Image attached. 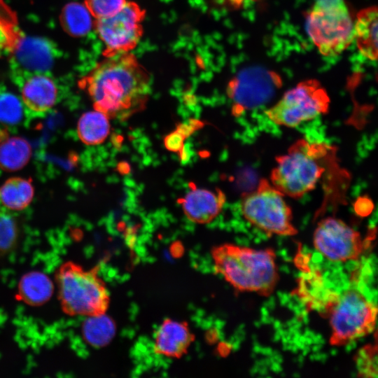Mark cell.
<instances>
[{
	"label": "cell",
	"mask_w": 378,
	"mask_h": 378,
	"mask_svg": "<svg viewBox=\"0 0 378 378\" xmlns=\"http://www.w3.org/2000/svg\"><path fill=\"white\" fill-rule=\"evenodd\" d=\"M80 81L95 110L109 119L125 120L146 108L150 76L131 52L104 57Z\"/></svg>",
	"instance_id": "6da1fadb"
},
{
	"label": "cell",
	"mask_w": 378,
	"mask_h": 378,
	"mask_svg": "<svg viewBox=\"0 0 378 378\" xmlns=\"http://www.w3.org/2000/svg\"><path fill=\"white\" fill-rule=\"evenodd\" d=\"M211 257L216 272L239 291L268 297L277 285L276 253L272 248L224 244L211 250Z\"/></svg>",
	"instance_id": "7a4b0ae2"
},
{
	"label": "cell",
	"mask_w": 378,
	"mask_h": 378,
	"mask_svg": "<svg viewBox=\"0 0 378 378\" xmlns=\"http://www.w3.org/2000/svg\"><path fill=\"white\" fill-rule=\"evenodd\" d=\"M334 158L332 147L299 139L286 153L276 157L271 183L284 196L299 199L316 188Z\"/></svg>",
	"instance_id": "3957f363"
},
{
	"label": "cell",
	"mask_w": 378,
	"mask_h": 378,
	"mask_svg": "<svg viewBox=\"0 0 378 378\" xmlns=\"http://www.w3.org/2000/svg\"><path fill=\"white\" fill-rule=\"evenodd\" d=\"M99 266L90 270L72 261L62 264L55 273L58 298L62 311L70 316L106 313L109 292L99 275Z\"/></svg>",
	"instance_id": "277c9868"
},
{
	"label": "cell",
	"mask_w": 378,
	"mask_h": 378,
	"mask_svg": "<svg viewBox=\"0 0 378 378\" xmlns=\"http://www.w3.org/2000/svg\"><path fill=\"white\" fill-rule=\"evenodd\" d=\"M330 321L331 346H341L373 332L377 306L356 289L335 293L324 308Z\"/></svg>",
	"instance_id": "5b68a950"
},
{
	"label": "cell",
	"mask_w": 378,
	"mask_h": 378,
	"mask_svg": "<svg viewBox=\"0 0 378 378\" xmlns=\"http://www.w3.org/2000/svg\"><path fill=\"white\" fill-rule=\"evenodd\" d=\"M308 34L324 56H336L354 39V24L344 0H316L309 14Z\"/></svg>",
	"instance_id": "8992f818"
},
{
	"label": "cell",
	"mask_w": 378,
	"mask_h": 378,
	"mask_svg": "<svg viewBox=\"0 0 378 378\" xmlns=\"http://www.w3.org/2000/svg\"><path fill=\"white\" fill-rule=\"evenodd\" d=\"M241 211L248 222L268 234H298L284 195L267 179L262 178L255 190L242 195Z\"/></svg>",
	"instance_id": "52a82bcc"
},
{
	"label": "cell",
	"mask_w": 378,
	"mask_h": 378,
	"mask_svg": "<svg viewBox=\"0 0 378 378\" xmlns=\"http://www.w3.org/2000/svg\"><path fill=\"white\" fill-rule=\"evenodd\" d=\"M330 99L325 89L316 80L300 83L265 111L276 125L295 127L303 122L326 113Z\"/></svg>",
	"instance_id": "ba28073f"
},
{
	"label": "cell",
	"mask_w": 378,
	"mask_h": 378,
	"mask_svg": "<svg viewBox=\"0 0 378 378\" xmlns=\"http://www.w3.org/2000/svg\"><path fill=\"white\" fill-rule=\"evenodd\" d=\"M145 17L144 8L134 1H127L114 15L96 20V31L105 46L104 56L134 50L143 36Z\"/></svg>",
	"instance_id": "9c48e42d"
},
{
	"label": "cell",
	"mask_w": 378,
	"mask_h": 378,
	"mask_svg": "<svg viewBox=\"0 0 378 378\" xmlns=\"http://www.w3.org/2000/svg\"><path fill=\"white\" fill-rule=\"evenodd\" d=\"M315 249L332 262L356 260L368 247L360 234L341 219L327 217L318 223L313 236Z\"/></svg>",
	"instance_id": "30bf717a"
},
{
	"label": "cell",
	"mask_w": 378,
	"mask_h": 378,
	"mask_svg": "<svg viewBox=\"0 0 378 378\" xmlns=\"http://www.w3.org/2000/svg\"><path fill=\"white\" fill-rule=\"evenodd\" d=\"M225 201V195L221 190L197 188L192 184L190 190L178 202L188 220L198 224H206L218 216Z\"/></svg>",
	"instance_id": "8fae6325"
},
{
	"label": "cell",
	"mask_w": 378,
	"mask_h": 378,
	"mask_svg": "<svg viewBox=\"0 0 378 378\" xmlns=\"http://www.w3.org/2000/svg\"><path fill=\"white\" fill-rule=\"evenodd\" d=\"M194 340V334L186 322L166 318L155 331L153 350L162 356L179 358L188 352Z\"/></svg>",
	"instance_id": "7c38bea8"
},
{
	"label": "cell",
	"mask_w": 378,
	"mask_h": 378,
	"mask_svg": "<svg viewBox=\"0 0 378 378\" xmlns=\"http://www.w3.org/2000/svg\"><path fill=\"white\" fill-rule=\"evenodd\" d=\"M53 59L52 48L42 38L25 37L15 48V62L28 72L42 74L50 69Z\"/></svg>",
	"instance_id": "4fadbf2b"
},
{
	"label": "cell",
	"mask_w": 378,
	"mask_h": 378,
	"mask_svg": "<svg viewBox=\"0 0 378 378\" xmlns=\"http://www.w3.org/2000/svg\"><path fill=\"white\" fill-rule=\"evenodd\" d=\"M274 86L268 81L249 83L243 78L237 79L228 87V96L233 102L232 113L240 115L267 102L274 92Z\"/></svg>",
	"instance_id": "5bb4252c"
},
{
	"label": "cell",
	"mask_w": 378,
	"mask_h": 378,
	"mask_svg": "<svg viewBox=\"0 0 378 378\" xmlns=\"http://www.w3.org/2000/svg\"><path fill=\"white\" fill-rule=\"evenodd\" d=\"M21 93L26 108L36 113L47 112L57 98V88L54 81L42 74L28 78L22 85Z\"/></svg>",
	"instance_id": "9a60e30c"
},
{
	"label": "cell",
	"mask_w": 378,
	"mask_h": 378,
	"mask_svg": "<svg viewBox=\"0 0 378 378\" xmlns=\"http://www.w3.org/2000/svg\"><path fill=\"white\" fill-rule=\"evenodd\" d=\"M377 26L376 6L360 10L354 24V38L358 48L362 55L370 60L377 59Z\"/></svg>",
	"instance_id": "2e32d148"
},
{
	"label": "cell",
	"mask_w": 378,
	"mask_h": 378,
	"mask_svg": "<svg viewBox=\"0 0 378 378\" xmlns=\"http://www.w3.org/2000/svg\"><path fill=\"white\" fill-rule=\"evenodd\" d=\"M54 288L52 281L46 274L29 272L20 279L17 298L29 306H41L51 298Z\"/></svg>",
	"instance_id": "e0dca14e"
},
{
	"label": "cell",
	"mask_w": 378,
	"mask_h": 378,
	"mask_svg": "<svg viewBox=\"0 0 378 378\" xmlns=\"http://www.w3.org/2000/svg\"><path fill=\"white\" fill-rule=\"evenodd\" d=\"M31 146L20 136H10L6 129H0V169L11 172L22 169L29 161Z\"/></svg>",
	"instance_id": "ac0fdd59"
},
{
	"label": "cell",
	"mask_w": 378,
	"mask_h": 378,
	"mask_svg": "<svg viewBox=\"0 0 378 378\" xmlns=\"http://www.w3.org/2000/svg\"><path fill=\"white\" fill-rule=\"evenodd\" d=\"M34 194L31 178L13 177L0 188V200L7 209L21 211L31 203Z\"/></svg>",
	"instance_id": "d6986e66"
},
{
	"label": "cell",
	"mask_w": 378,
	"mask_h": 378,
	"mask_svg": "<svg viewBox=\"0 0 378 378\" xmlns=\"http://www.w3.org/2000/svg\"><path fill=\"white\" fill-rule=\"evenodd\" d=\"M109 118L99 111L83 113L77 124V134L80 140L88 146L103 143L110 133Z\"/></svg>",
	"instance_id": "ffe728a7"
},
{
	"label": "cell",
	"mask_w": 378,
	"mask_h": 378,
	"mask_svg": "<svg viewBox=\"0 0 378 378\" xmlns=\"http://www.w3.org/2000/svg\"><path fill=\"white\" fill-rule=\"evenodd\" d=\"M115 331L114 321L106 313L87 316L81 328L85 341L96 348L108 344L113 339Z\"/></svg>",
	"instance_id": "44dd1931"
},
{
	"label": "cell",
	"mask_w": 378,
	"mask_h": 378,
	"mask_svg": "<svg viewBox=\"0 0 378 378\" xmlns=\"http://www.w3.org/2000/svg\"><path fill=\"white\" fill-rule=\"evenodd\" d=\"M92 15L85 6L77 2L66 4L60 14V23L69 35L80 37L86 35L92 27Z\"/></svg>",
	"instance_id": "7402d4cb"
},
{
	"label": "cell",
	"mask_w": 378,
	"mask_h": 378,
	"mask_svg": "<svg viewBox=\"0 0 378 378\" xmlns=\"http://www.w3.org/2000/svg\"><path fill=\"white\" fill-rule=\"evenodd\" d=\"M20 230L15 218L0 210V256L13 251L18 244Z\"/></svg>",
	"instance_id": "603a6c76"
},
{
	"label": "cell",
	"mask_w": 378,
	"mask_h": 378,
	"mask_svg": "<svg viewBox=\"0 0 378 378\" xmlns=\"http://www.w3.org/2000/svg\"><path fill=\"white\" fill-rule=\"evenodd\" d=\"M24 111L20 100L8 92L0 93V124L15 126L23 119Z\"/></svg>",
	"instance_id": "cb8c5ba5"
},
{
	"label": "cell",
	"mask_w": 378,
	"mask_h": 378,
	"mask_svg": "<svg viewBox=\"0 0 378 378\" xmlns=\"http://www.w3.org/2000/svg\"><path fill=\"white\" fill-rule=\"evenodd\" d=\"M377 344H368L362 347L356 355L358 376L363 377H377Z\"/></svg>",
	"instance_id": "d4e9b609"
},
{
	"label": "cell",
	"mask_w": 378,
	"mask_h": 378,
	"mask_svg": "<svg viewBox=\"0 0 378 378\" xmlns=\"http://www.w3.org/2000/svg\"><path fill=\"white\" fill-rule=\"evenodd\" d=\"M127 0H85V6L96 20L110 17L118 12Z\"/></svg>",
	"instance_id": "484cf974"
},
{
	"label": "cell",
	"mask_w": 378,
	"mask_h": 378,
	"mask_svg": "<svg viewBox=\"0 0 378 378\" xmlns=\"http://www.w3.org/2000/svg\"><path fill=\"white\" fill-rule=\"evenodd\" d=\"M186 138L177 130H174L167 134L163 143L165 148L173 153H178L183 147Z\"/></svg>",
	"instance_id": "4316f807"
},
{
	"label": "cell",
	"mask_w": 378,
	"mask_h": 378,
	"mask_svg": "<svg viewBox=\"0 0 378 378\" xmlns=\"http://www.w3.org/2000/svg\"><path fill=\"white\" fill-rule=\"evenodd\" d=\"M204 123L201 120L190 119L177 124L176 130L180 132L186 139L191 136L195 132L203 127Z\"/></svg>",
	"instance_id": "83f0119b"
},
{
	"label": "cell",
	"mask_w": 378,
	"mask_h": 378,
	"mask_svg": "<svg viewBox=\"0 0 378 378\" xmlns=\"http://www.w3.org/2000/svg\"><path fill=\"white\" fill-rule=\"evenodd\" d=\"M178 153L179 158L181 162L185 163L188 162V160L190 158V155L189 153L188 149L186 148L185 145Z\"/></svg>",
	"instance_id": "f1b7e54d"
},
{
	"label": "cell",
	"mask_w": 378,
	"mask_h": 378,
	"mask_svg": "<svg viewBox=\"0 0 378 378\" xmlns=\"http://www.w3.org/2000/svg\"><path fill=\"white\" fill-rule=\"evenodd\" d=\"M129 165H127L125 162H121L120 163V168L119 169V171L122 173L124 172L125 173H127L129 172Z\"/></svg>",
	"instance_id": "f546056e"
}]
</instances>
